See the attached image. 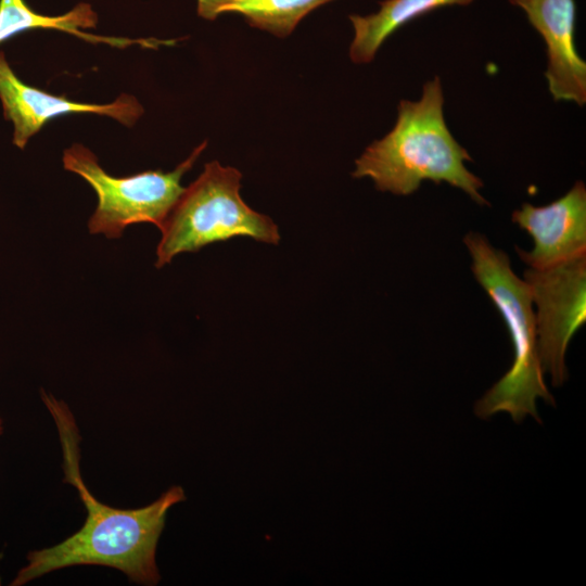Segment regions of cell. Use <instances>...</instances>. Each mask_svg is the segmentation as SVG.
Returning <instances> with one entry per match:
<instances>
[{
  "label": "cell",
  "instance_id": "cell-1",
  "mask_svg": "<svg viewBox=\"0 0 586 586\" xmlns=\"http://www.w3.org/2000/svg\"><path fill=\"white\" fill-rule=\"evenodd\" d=\"M58 431L63 454L64 482L73 485L84 504L87 518L72 536L52 547L28 552L11 586H23L44 574L75 565H103L119 570L141 585H156L161 575L155 561L156 547L166 514L186 500L181 486H171L152 504L137 509H119L98 500L80 474V436L67 405L41 391Z\"/></svg>",
  "mask_w": 586,
  "mask_h": 586
},
{
  "label": "cell",
  "instance_id": "cell-2",
  "mask_svg": "<svg viewBox=\"0 0 586 586\" xmlns=\"http://www.w3.org/2000/svg\"><path fill=\"white\" fill-rule=\"evenodd\" d=\"M438 76L423 85L418 101L402 100L394 128L372 142L355 161L353 177H369L380 191L396 195L416 192L422 181L447 182L480 205H488L482 180L466 166L471 161L449 131L443 113Z\"/></svg>",
  "mask_w": 586,
  "mask_h": 586
},
{
  "label": "cell",
  "instance_id": "cell-3",
  "mask_svg": "<svg viewBox=\"0 0 586 586\" xmlns=\"http://www.w3.org/2000/svg\"><path fill=\"white\" fill-rule=\"evenodd\" d=\"M463 243L472 258V272L501 315L513 347L508 372L475 404V415L489 418L507 411L515 422L538 418L536 399L555 404L543 378L537 349L534 307L528 286L511 268L509 256L480 232H468Z\"/></svg>",
  "mask_w": 586,
  "mask_h": 586
},
{
  "label": "cell",
  "instance_id": "cell-4",
  "mask_svg": "<svg viewBox=\"0 0 586 586\" xmlns=\"http://www.w3.org/2000/svg\"><path fill=\"white\" fill-rule=\"evenodd\" d=\"M242 174L217 161L188 188L169 213L161 231L155 267L161 268L184 252H196L211 243L233 237H250L277 244V225L266 215L252 209L241 198Z\"/></svg>",
  "mask_w": 586,
  "mask_h": 586
},
{
  "label": "cell",
  "instance_id": "cell-5",
  "mask_svg": "<svg viewBox=\"0 0 586 586\" xmlns=\"http://www.w3.org/2000/svg\"><path fill=\"white\" fill-rule=\"evenodd\" d=\"M206 141L173 171L146 170L126 177H114L99 164L97 156L86 146L74 143L63 154V165L85 179L95 191L98 205L90 217L91 233L119 238L126 227L150 222L160 229L184 192L182 176L192 168Z\"/></svg>",
  "mask_w": 586,
  "mask_h": 586
},
{
  "label": "cell",
  "instance_id": "cell-6",
  "mask_svg": "<svg viewBox=\"0 0 586 586\" xmlns=\"http://www.w3.org/2000/svg\"><path fill=\"white\" fill-rule=\"evenodd\" d=\"M523 280L535 307L542 370L559 386L568 379V345L586 322V254L544 269L527 268Z\"/></svg>",
  "mask_w": 586,
  "mask_h": 586
},
{
  "label": "cell",
  "instance_id": "cell-7",
  "mask_svg": "<svg viewBox=\"0 0 586 586\" xmlns=\"http://www.w3.org/2000/svg\"><path fill=\"white\" fill-rule=\"evenodd\" d=\"M0 100L3 115L14 126L13 143L24 149L28 140L53 118L68 114H98L109 116L124 126L131 127L144 110L131 94L122 93L105 104L73 101L65 95H54L22 81L0 51Z\"/></svg>",
  "mask_w": 586,
  "mask_h": 586
},
{
  "label": "cell",
  "instance_id": "cell-8",
  "mask_svg": "<svg viewBox=\"0 0 586 586\" xmlns=\"http://www.w3.org/2000/svg\"><path fill=\"white\" fill-rule=\"evenodd\" d=\"M511 219L534 241L531 251L517 247L528 268L544 269L586 254V188L581 180L550 204L524 203Z\"/></svg>",
  "mask_w": 586,
  "mask_h": 586
},
{
  "label": "cell",
  "instance_id": "cell-9",
  "mask_svg": "<svg viewBox=\"0 0 586 586\" xmlns=\"http://www.w3.org/2000/svg\"><path fill=\"white\" fill-rule=\"evenodd\" d=\"M521 8L546 43L548 88L556 101L586 103V63L575 47L574 0H509Z\"/></svg>",
  "mask_w": 586,
  "mask_h": 586
},
{
  "label": "cell",
  "instance_id": "cell-10",
  "mask_svg": "<svg viewBox=\"0 0 586 586\" xmlns=\"http://www.w3.org/2000/svg\"><path fill=\"white\" fill-rule=\"evenodd\" d=\"M97 23V13L88 3H79L65 14L49 16L31 10L25 0H0V43L17 34L40 28L60 30L90 43H106L116 48L131 44L153 47L154 40L150 39L105 37L81 30L94 28Z\"/></svg>",
  "mask_w": 586,
  "mask_h": 586
},
{
  "label": "cell",
  "instance_id": "cell-11",
  "mask_svg": "<svg viewBox=\"0 0 586 586\" xmlns=\"http://www.w3.org/2000/svg\"><path fill=\"white\" fill-rule=\"evenodd\" d=\"M473 0H384L377 13L349 15L354 38L349 47L351 60L356 64L371 62L383 42L398 28L447 5H468Z\"/></svg>",
  "mask_w": 586,
  "mask_h": 586
},
{
  "label": "cell",
  "instance_id": "cell-12",
  "mask_svg": "<svg viewBox=\"0 0 586 586\" xmlns=\"http://www.w3.org/2000/svg\"><path fill=\"white\" fill-rule=\"evenodd\" d=\"M332 0H198V14L208 21L220 14L242 15L252 26L284 38L316 8Z\"/></svg>",
  "mask_w": 586,
  "mask_h": 586
},
{
  "label": "cell",
  "instance_id": "cell-13",
  "mask_svg": "<svg viewBox=\"0 0 586 586\" xmlns=\"http://www.w3.org/2000/svg\"><path fill=\"white\" fill-rule=\"evenodd\" d=\"M3 432V421H2V418L0 417V435L2 434Z\"/></svg>",
  "mask_w": 586,
  "mask_h": 586
}]
</instances>
